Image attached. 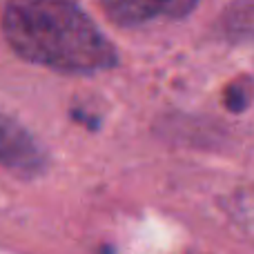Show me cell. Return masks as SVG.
Returning <instances> with one entry per match:
<instances>
[{"instance_id": "5b68a950", "label": "cell", "mask_w": 254, "mask_h": 254, "mask_svg": "<svg viewBox=\"0 0 254 254\" xmlns=\"http://www.w3.org/2000/svg\"><path fill=\"white\" fill-rule=\"evenodd\" d=\"M232 219L237 221V225L254 241V185L243 188L230 198L228 205Z\"/></svg>"}, {"instance_id": "277c9868", "label": "cell", "mask_w": 254, "mask_h": 254, "mask_svg": "<svg viewBox=\"0 0 254 254\" xmlns=\"http://www.w3.org/2000/svg\"><path fill=\"white\" fill-rule=\"evenodd\" d=\"M219 34L232 45L254 43V0H232L219 18Z\"/></svg>"}, {"instance_id": "7a4b0ae2", "label": "cell", "mask_w": 254, "mask_h": 254, "mask_svg": "<svg viewBox=\"0 0 254 254\" xmlns=\"http://www.w3.org/2000/svg\"><path fill=\"white\" fill-rule=\"evenodd\" d=\"M0 165L20 176H38L47 167V152L20 123L0 114Z\"/></svg>"}, {"instance_id": "3957f363", "label": "cell", "mask_w": 254, "mask_h": 254, "mask_svg": "<svg viewBox=\"0 0 254 254\" xmlns=\"http://www.w3.org/2000/svg\"><path fill=\"white\" fill-rule=\"evenodd\" d=\"M107 16L119 27H138L154 20L185 18L198 0H101Z\"/></svg>"}, {"instance_id": "8992f818", "label": "cell", "mask_w": 254, "mask_h": 254, "mask_svg": "<svg viewBox=\"0 0 254 254\" xmlns=\"http://www.w3.org/2000/svg\"><path fill=\"white\" fill-rule=\"evenodd\" d=\"M254 101V80L250 78H237L223 89V105L232 114H241Z\"/></svg>"}, {"instance_id": "6da1fadb", "label": "cell", "mask_w": 254, "mask_h": 254, "mask_svg": "<svg viewBox=\"0 0 254 254\" xmlns=\"http://www.w3.org/2000/svg\"><path fill=\"white\" fill-rule=\"evenodd\" d=\"M9 47L27 63L92 76L119 65V54L76 0H9L2 13Z\"/></svg>"}]
</instances>
